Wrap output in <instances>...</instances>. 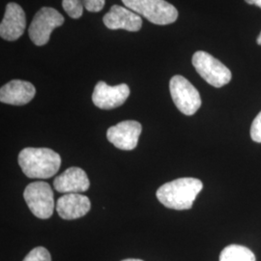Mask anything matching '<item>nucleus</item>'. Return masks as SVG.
Wrapping results in <instances>:
<instances>
[{
  "label": "nucleus",
  "instance_id": "1",
  "mask_svg": "<svg viewBox=\"0 0 261 261\" xmlns=\"http://www.w3.org/2000/svg\"><path fill=\"white\" fill-rule=\"evenodd\" d=\"M203 184L199 179L178 178L160 187L157 198L163 205L174 210L191 209Z\"/></svg>",
  "mask_w": 261,
  "mask_h": 261
},
{
  "label": "nucleus",
  "instance_id": "2",
  "mask_svg": "<svg viewBox=\"0 0 261 261\" xmlns=\"http://www.w3.org/2000/svg\"><path fill=\"white\" fill-rule=\"evenodd\" d=\"M19 165L29 178L47 179L53 177L61 166V158L49 148L28 147L19 154Z\"/></svg>",
  "mask_w": 261,
  "mask_h": 261
},
{
  "label": "nucleus",
  "instance_id": "3",
  "mask_svg": "<svg viewBox=\"0 0 261 261\" xmlns=\"http://www.w3.org/2000/svg\"><path fill=\"white\" fill-rule=\"evenodd\" d=\"M122 2L154 24L167 25L178 19L177 9L166 0H122Z\"/></svg>",
  "mask_w": 261,
  "mask_h": 261
},
{
  "label": "nucleus",
  "instance_id": "4",
  "mask_svg": "<svg viewBox=\"0 0 261 261\" xmlns=\"http://www.w3.org/2000/svg\"><path fill=\"white\" fill-rule=\"evenodd\" d=\"M192 63L199 75L214 87H223L231 81L230 70L206 51H196L192 58Z\"/></svg>",
  "mask_w": 261,
  "mask_h": 261
},
{
  "label": "nucleus",
  "instance_id": "5",
  "mask_svg": "<svg viewBox=\"0 0 261 261\" xmlns=\"http://www.w3.org/2000/svg\"><path fill=\"white\" fill-rule=\"evenodd\" d=\"M173 103L185 115H194L201 107V98L196 87L182 75H174L169 82Z\"/></svg>",
  "mask_w": 261,
  "mask_h": 261
},
{
  "label": "nucleus",
  "instance_id": "6",
  "mask_svg": "<svg viewBox=\"0 0 261 261\" xmlns=\"http://www.w3.org/2000/svg\"><path fill=\"white\" fill-rule=\"evenodd\" d=\"M30 211L39 219L46 220L51 217L55 210V197L50 186L43 181L29 184L23 193Z\"/></svg>",
  "mask_w": 261,
  "mask_h": 261
},
{
  "label": "nucleus",
  "instance_id": "7",
  "mask_svg": "<svg viewBox=\"0 0 261 261\" xmlns=\"http://www.w3.org/2000/svg\"><path fill=\"white\" fill-rule=\"evenodd\" d=\"M64 23L63 16L57 10L43 7L35 14L29 28L28 34L36 46H45L49 41L54 29Z\"/></svg>",
  "mask_w": 261,
  "mask_h": 261
},
{
  "label": "nucleus",
  "instance_id": "8",
  "mask_svg": "<svg viewBox=\"0 0 261 261\" xmlns=\"http://www.w3.org/2000/svg\"><path fill=\"white\" fill-rule=\"evenodd\" d=\"M129 96L130 88L127 84L111 86L105 82H99L94 88L92 101L101 110H113L125 103Z\"/></svg>",
  "mask_w": 261,
  "mask_h": 261
},
{
  "label": "nucleus",
  "instance_id": "9",
  "mask_svg": "<svg viewBox=\"0 0 261 261\" xmlns=\"http://www.w3.org/2000/svg\"><path fill=\"white\" fill-rule=\"evenodd\" d=\"M141 130L140 122L126 120L109 128L107 138L118 149L133 150L138 145Z\"/></svg>",
  "mask_w": 261,
  "mask_h": 261
},
{
  "label": "nucleus",
  "instance_id": "10",
  "mask_svg": "<svg viewBox=\"0 0 261 261\" xmlns=\"http://www.w3.org/2000/svg\"><path fill=\"white\" fill-rule=\"evenodd\" d=\"M27 28V18L19 4L10 2L0 23V36L6 41H16L22 36Z\"/></svg>",
  "mask_w": 261,
  "mask_h": 261
},
{
  "label": "nucleus",
  "instance_id": "11",
  "mask_svg": "<svg viewBox=\"0 0 261 261\" xmlns=\"http://www.w3.org/2000/svg\"><path fill=\"white\" fill-rule=\"evenodd\" d=\"M103 23L112 30L124 29L130 32H137L142 27V19L137 13L119 5H113L110 12L103 18Z\"/></svg>",
  "mask_w": 261,
  "mask_h": 261
},
{
  "label": "nucleus",
  "instance_id": "12",
  "mask_svg": "<svg viewBox=\"0 0 261 261\" xmlns=\"http://www.w3.org/2000/svg\"><path fill=\"white\" fill-rule=\"evenodd\" d=\"M90 182L84 169L80 168H68L58 175L54 181V187L62 194H81L86 192Z\"/></svg>",
  "mask_w": 261,
  "mask_h": 261
},
{
  "label": "nucleus",
  "instance_id": "13",
  "mask_svg": "<svg viewBox=\"0 0 261 261\" xmlns=\"http://www.w3.org/2000/svg\"><path fill=\"white\" fill-rule=\"evenodd\" d=\"M35 94L36 89L31 83L13 80L1 87L0 101L1 103L13 106H23L31 102Z\"/></svg>",
  "mask_w": 261,
  "mask_h": 261
},
{
  "label": "nucleus",
  "instance_id": "14",
  "mask_svg": "<svg viewBox=\"0 0 261 261\" xmlns=\"http://www.w3.org/2000/svg\"><path fill=\"white\" fill-rule=\"evenodd\" d=\"M91 208L87 196L81 194H66L58 198L56 211L63 220H75L89 212Z\"/></svg>",
  "mask_w": 261,
  "mask_h": 261
},
{
  "label": "nucleus",
  "instance_id": "15",
  "mask_svg": "<svg viewBox=\"0 0 261 261\" xmlns=\"http://www.w3.org/2000/svg\"><path fill=\"white\" fill-rule=\"evenodd\" d=\"M220 261H256L254 253L245 246L229 245L220 254Z\"/></svg>",
  "mask_w": 261,
  "mask_h": 261
},
{
  "label": "nucleus",
  "instance_id": "16",
  "mask_svg": "<svg viewBox=\"0 0 261 261\" xmlns=\"http://www.w3.org/2000/svg\"><path fill=\"white\" fill-rule=\"evenodd\" d=\"M62 6L72 19H79L83 16L84 6L82 0H63Z\"/></svg>",
  "mask_w": 261,
  "mask_h": 261
},
{
  "label": "nucleus",
  "instance_id": "17",
  "mask_svg": "<svg viewBox=\"0 0 261 261\" xmlns=\"http://www.w3.org/2000/svg\"><path fill=\"white\" fill-rule=\"evenodd\" d=\"M22 261H51V256L46 248L37 247L29 252Z\"/></svg>",
  "mask_w": 261,
  "mask_h": 261
},
{
  "label": "nucleus",
  "instance_id": "18",
  "mask_svg": "<svg viewBox=\"0 0 261 261\" xmlns=\"http://www.w3.org/2000/svg\"><path fill=\"white\" fill-rule=\"evenodd\" d=\"M251 138L253 141L261 143V112L252 121L251 127Z\"/></svg>",
  "mask_w": 261,
  "mask_h": 261
},
{
  "label": "nucleus",
  "instance_id": "19",
  "mask_svg": "<svg viewBox=\"0 0 261 261\" xmlns=\"http://www.w3.org/2000/svg\"><path fill=\"white\" fill-rule=\"evenodd\" d=\"M84 8L88 12L97 13L103 10L106 4V0H82Z\"/></svg>",
  "mask_w": 261,
  "mask_h": 261
},
{
  "label": "nucleus",
  "instance_id": "20",
  "mask_svg": "<svg viewBox=\"0 0 261 261\" xmlns=\"http://www.w3.org/2000/svg\"><path fill=\"white\" fill-rule=\"evenodd\" d=\"M248 4L251 5H256L257 7H259L261 9V0H245Z\"/></svg>",
  "mask_w": 261,
  "mask_h": 261
},
{
  "label": "nucleus",
  "instance_id": "21",
  "mask_svg": "<svg viewBox=\"0 0 261 261\" xmlns=\"http://www.w3.org/2000/svg\"><path fill=\"white\" fill-rule=\"evenodd\" d=\"M256 43L258 44V45H260L261 46V32L260 34H259V36L257 37V39H256Z\"/></svg>",
  "mask_w": 261,
  "mask_h": 261
},
{
  "label": "nucleus",
  "instance_id": "22",
  "mask_svg": "<svg viewBox=\"0 0 261 261\" xmlns=\"http://www.w3.org/2000/svg\"><path fill=\"white\" fill-rule=\"evenodd\" d=\"M122 261H143L141 260V259H137V258H128V259H124V260Z\"/></svg>",
  "mask_w": 261,
  "mask_h": 261
}]
</instances>
